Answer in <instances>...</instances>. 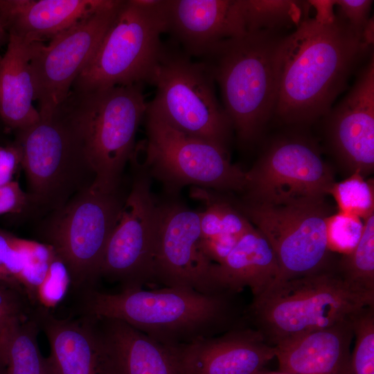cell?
<instances>
[{
	"label": "cell",
	"instance_id": "8",
	"mask_svg": "<svg viewBox=\"0 0 374 374\" xmlns=\"http://www.w3.org/2000/svg\"><path fill=\"white\" fill-rule=\"evenodd\" d=\"M165 0L121 1L95 54L71 89L89 91L150 81L167 31Z\"/></svg>",
	"mask_w": 374,
	"mask_h": 374
},
{
	"label": "cell",
	"instance_id": "33",
	"mask_svg": "<svg viewBox=\"0 0 374 374\" xmlns=\"http://www.w3.org/2000/svg\"><path fill=\"white\" fill-rule=\"evenodd\" d=\"M22 270L23 256L17 236L0 229V276L8 285L23 290L19 284Z\"/></svg>",
	"mask_w": 374,
	"mask_h": 374
},
{
	"label": "cell",
	"instance_id": "35",
	"mask_svg": "<svg viewBox=\"0 0 374 374\" xmlns=\"http://www.w3.org/2000/svg\"><path fill=\"white\" fill-rule=\"evenodd\" d=\"M337 7L335 13L344 20L355 32L361 35L370 19L371 0H337L332 1Z\"/></svg>",
	"mask_w": 374,
	"mask_h": 374
},
{
	"label": "cell",
	"instance_id": "19",
	"mask_svg": "<svg viewBox=\"0 0 374 374\" xmlns=\"http://www.w3.org/2000/svg\"><path fill=\"white\" fill-rule=\"evenodd\" d=\"M31 314L48 341V374H104L103 344L93 317L58 319L39 308Z\"/></svg>",
	"mask_w": 374,
	"mask_h": 374
},
{
	"label": "cell",
	"instance_id": "6",
	"mask_svg": "<svg viewBox=\"0 0 374 374\" xmlns=\"http://www.w3.org/2000/svg\"><path fill=\"white\" fill-rule=\"evenodd\" d=\"M148 83L156 91L149 109L179 132L228 150L232 124L204 62L193 61L175 42L163 43Z\"/></svg>",
	"mask_w": 374,
	"mask_h": 374
},
{
	"label": "cell",
	"instance_id": "10",
	"mask_svg": "<svg viewBox=\"0 0 374 374\" xmlns=\"http://www.w3.org/2000/svg\"><path fill=\"white\" fill-rule=\"evenodd\" d=\"M144 118L146 138L136 148L167 195L177 196L186 186L244 192L246 172L231 163L228 150L179 132L148 107Z\"/></svg>",
	"mask_w": 374,
	"mask_h": 374
},
{
	"label": "cell",
	"instance_id": "9",
	"mask_svg": "<svg viewBox=\"0 0 374 374\" xmlns=\"http://www.w3.org/2000/svg\"><path fill=\"white\" fill-rule=\"evenodd\" d=\"M127 190L122 185L112 192L91 186L44 221L42 238L65 264L71 286L78 292L95 288L100 278L106 247Z\"/></svg>",
	"mask_w": 374,
	"mask_h": 374
},
{
	"label": "cell",
	"instance_id": "13",
	"mask_svg": "<svg viewBox=\"0 0 374 374\" xmlns=\"http://www.w3.org/2000/svg\"><path fill=\"white\" fill-rule=\"evenodd\" d=\"M240 208L274 250L279 268L274 283L333 266L326 232L330 214L325 200L278 206L242 204Z\"/></svg>",
	"mask_w": 374,
	"mask_h": 374
},
{
	"label": "cell",
	"instance_id": "38",
	"mask_svg": "<svg viewBox=\"0 0 374 374\" xmlns=\"http://www.w3.org/2000/svg\"><path fill=\"white\" fill-rule=\"evenodd\" d=\"M21 161V152L15 141L5 145L0 144V186L13 181V175Z\"/></svg>",
	"mask_w": 374,
	"mask_h": 374
},
{
	"label": "cell",
	"instance_id": "36",
	"mask_svg": "<svg viewBox=\"0 0 374 374\" xmlns=\"http://www.w3.org/2000/svg\"><path fill=\"white\" fill-rule=\"evenodd\" d=\"M29 211H31L29 195L17 181H12L0 186V215L21 214Z\"/></svg>",
	"mask_w": 374,
	"mask_h": 374
},
{
	"label": "cell",
	"instance_id": "27",
	"mask_svg": "<svg viewBox=\"0 0 374 374\" xmlns=\"http://www.w3.org/2000/svg\"><path fill=\"white\" fill-rule=\"evenodd\" d=\"M364 230L353 250L335 265L341 276L354 288L374 294V213L364 220Z\"/></svg>",
	"mask_w": 374,
	"mask_h": 374
},
{
	"label": "cell",
	"instance_id": "16",
	"mask_svg": "<svg viewBox=\"0 0 374 374\" xmlns=\"http://www.w3.org/2000/svg\"><path fill=\"white\" fill-rule=\"evenodd\" d=\"M330 150L350 174L374 168V56L358 71L341 100L324 117Z\"/></svg>",
	"mask_w": 374,
	"mask_h": 374
},
{
	"label": "cell",
	"instance_id": "25",
	"mask_svg": "<svg viewBox=\"0 0 374 374\" xmlns=\"http://www.w3.org/2000/svg\"><path fill=\"white\" fill-rule=\"evenodd\" d=\"M37 323L29 315L14 320L0 336L8 374H48L46 357L39 350Z\"/></svg>",
	"mask_w": 374,
	"mask_h": 374
},
{
	"label": "cell",
	"instance_id": "31",
	"mask_svg": "<svg viewBox=\"0 0 374 374\" xmlns=\"http://www.w3.org/2000/svg\"><path fill=\"white\" fill-rule=\"evenodd\" d=\"M364 222L356 215L338 211L326 221V232L329 249L344 255L350 253L360 240Z\"/></svg>",
	"mask_w": 374,
	"mask_h": 374
},
{
	"label": "cell",
	"instance_id": "17",
	"mask_svg": "<svg viewBox=\"0 0 374 374\" xmlns=\"http://www.w3.org/2000/svg\"><path fill=\"white\" fill-rule=\"evenodd\" d=\"M168 348L183 374H254L276 356L275 346L249 326Z\"/></svg>",
	"mask_w": 374,
	"mask_h": 374
},
{
	"label": "cell",
	"instance_id": "12",
	"mask_svg": "<svg viewBox=\"0 0 374 374\" xmlns=\"http://www.w3.org/2000/svg\"><path fill=\"white\" fill-rule=\"evenodd\" d=\"M131 184L118 220L105 252L100 278L116 283L121 290L154 284V265L159 220V202L151 180L135 152L130 160Z\"/></svg>",
	"mask_w": 374,
	"mask_h": 374
},
{
	"label": "cell",
	"instance_id": "11",
	"mask_svg": "<svg viewBox=\"0 0 374 374\" xmlns=\"http://www.w3.org/2000/svg\"><path fill=\"white\" fill-rule=\"evenodd\" d=\"M335 183L317 143L302 134L273 141L246 172L244 204L288 205L325 199Z\"/></svg>",
	"mask_w": 374,
	"mask_h": 374
},
{
	"label": "cell",
	"instance_id": "37",
	"mask_svg": "<svg viewBox=\"0 0 374 374\" xmlns=\"http://www.w3.org/2000/svg\"><path fill=\"white\" fill-rule=\"evenodd\" d=\"M240 238L222 235L206 239L200 238V248L208 260L219 264L229 254Z\"/></svg>",
	"mask_w": 374,
	"mask_h": 374
},
{
	"label": "cell",
	"instance_id": "3",
	"mask_svg": "<svg viewBox=\"0 0 374 374\" xmlns=\"http://www.w3.org/2000/svg\"><path fill=\"white\" fill-rule=\"evenodd\" d=\"M285 30L246 33L201 57L217 84L223 107L242 145L255 143L274 115Z\"/></svg>",
	"mask_w": 374,
	"mask_h": 374
},
{
	"label": "cell",
	"instance_id": "21",
	"mask_svg": "<svg viewBox=\"0 0 374 374\" xmlns=\"http://www.w3.org/2000/svg\"><path fill=\"white\" fill-rule=\"evenodd\" d=\"M351 317L276 345L280 371L290 374H351Z\"/></svg>",
	"mask_w": 374,
	"mask_h": 374
},
{
	"label": "cell",
	"instance_id": "1",
	"mask_svg": "<svg viewBox=\"0 0 374 374\" xmlns=\"http://www.w3.org/2000/svg\"><path fill=\"white\" fill-rule=\"evenodd\" d=\"M316 15L305 16L285 39L274 115L304 125L324 118L371 48L332 10V1H312Z\"/></svg>",
	"mask_w": 374,
	"mask_h": 374
},
{
	"label": "cell",
	"instance_id": "7",
	"mask_svg": "<svg viewBox=\"0 0 374 374\" xmlns=\"http://www.w3.org/2000/svg\"><path fill=\"white\" fill-rule=\"evenodd\" d=\"M142 86L71 89L69 93L95 173L93 186L101 191L112 192L122 185L125 168L136 147V134L148 107Z\"/></svg>",
	"mask_w": 374,
	"mask_h": 374
},
{
	"label": "cell",
	"instance_id": "39",
	"mask_svg": "<svg viewBox=\"0 0 374 374\" xmlns=\"http://www.w3.org/2000/svg\"><path fill=\"white\" fill-rule=\"evenodd\" d=\"M0 374H8L6 361L1 350H0Z\"/></svg>",
	"mask_w": 374,
	"mask_h": 374
},
{
	"label": "cell",
	"instance_id": "28",
	"mask_svg": "<svg viewBox=\"0 0 374 374\" xmlns=\"http://www.w3.org/2000/svg\"><path fill=\"white\" fill-rule=\"evenodd\" d=\"M329 194L332 195L339 211L365 220L374 213V186L359 172H355L339 182H335Z\"/></svg>",
	"mask_w": 374,
	"mask_h": 374
},
{
	"label": "cell",
	"instance_id": "41",
	"mask_svg": "<svg viewBox=\"0 0 374 374\" xmlns=\"http://www.w3.org/2000/svg\"><path fill=\"white\" fill-rule=\"evenodd\" d=\"M254 374H290V373H285V372H283V371H262V370H260L259 371H258L257 373H254Z\"/></svg>",
	"mask_w": 374,
	"mask_h": 374
},
{
	"label": "cell",
	"instance_id": "24",
	"mask_svg": "<svg viewBox=\"0 0 374 374\" xmlns=\"http://www.w3.org/2000/svg\"><path fill=\"white\" fill-rule=\"evenodd\" d=\"M37 42L9 35L6 51L0 57V119L6 129L15 132L40 120L33 104L35 91L30 70Z\"/></svg>",
	"mask_w": 374,
	"mask_h": 374
},
{
	"label": "cell",
	"instance_id": "15",
	"mask_svg": "<svg viewBox=\"0 0 374 374\" xmlns=\"http://www.w3.org/2000/svg\"><path fill=\"white\" fill-rule=\"evenodd\" d=\"M159 220L154 265V284L217 292L211 278L214 265L200 248L199 211L168 195L159 202Z\"/></svg>",
	"mask_w": 374,
	"mask_h": 374
},
{
	"label": "cell",
	"instance_id": "23",
	"mask_svg": "<svg viewBox=\"0 0 374 374\" xmlns=\"http://www.w3.org/2000/svg\"><path fill=\"white\" fill-rule=\"evenodd\" d=\"M278 273L273 249L253 226L239 239L222 262L214 263L211 278L216 291L238 294L249 287L256 296L276 280Z\"/></svg>",
	"mask_w": 374,
	"mask_h": 374
},
{
	"label": "cell",
	"instance_id": "32",
	"mask_svg": "<svg viewBox=\"0 0 374 374\" xmlns=\"http://www.w3.org/2000/svg\"><path fill=\"white\" fill-rule=\"evenodd\" d=\"M71 285L69 270L56 255L36 290L33 308L50 311L64 299Z\"/></svg>",
	"mask_w": 374,
	"mask_h": 374
},
{
	"label": "cell",
	"instance_id": "30",
	"mask_svg": "<svg viewBox=\"0 0 374 374\" xmlns=\"http://www.w3.org/2000/svg\"><path fill=\"white\" fill-rule=\"evenodd\" d=\"M355 347L351 353V374H374V306L351 317Z\"/></svg>",
	"mask_w": 374,
	"mask_h": 374
},
{
	"label": "cell",
	"instance_id": "5",
	"mask_svg": "<svg viewBox=\"0 0 374 374\" xmlns=\"http://www.w3.org/2000/svg\"><path fill=\"white\" fill-rule=\"evenodd\" d=\"M15 132L31 211L49 214L93 186L95 173L69 96L51 115Z\"/></svg>",
	"mask_w": 374,
	"mask_h": 374
},
{
	"label": "cell",
	"instance_id": "18",
	"mask_svg": "<svg viewBox=\"0 0 374 374\" xmlns=\"http://www.w3.org/2000/svg\"><path fill=\"white\" fill-rule=\"evenodd\" d=\"M167 31L190 57L247 33L240 0H165Z\"/></svg>",
	"mask_w": 374,
	"mask_h": 374
},
{
	"label": "cell",
	"instance_id": "42",
	"mask_svg": "<svg viewBox=\"0 0 374 374\" xmlns=\"http://www.w3.org/2000/svg\"><path fill=\"white\" fill-rule=\"evenodd\" d=\"M8 285L7 283H6V282L3 280V279L0 276V286L3 285Z\"/></svg>",
	"mask_w": 374,
	"mask_h": 374
},
{
	"label": "cell",
	"instance_id": "2",
	"mask_svg": "<svg viewBox=\"0 0 374 374\" xmlns=\"http://www.w3.org/2000/svg\"><path fill=\"white\" fill-rule=\"evenodd\" d=\"M80 314L122 321L159 343L173 347L249 326L237 294H204L188 287L107 293L80 292Z\"/></svg>",
	"mask_w": 374,
	"mask_h": 374
},
{
	"label": "cell",
	"instance_id": "4",
	"mask_svg": "<svg viewBox=\"0 0 374 374\" xmlns=\"http://www.w3.org/2000/svg\"><path fill=\"white\" fill-rule=\"evenodd\" d=\"M374 306V294L348 284L335 265L323 271L274 283L246 308L249 326L269 344L326 328Z\"/></svg>",
	"mask_w": 374,
	"mask_h": 374
},
{
	"label": "cell",
	"instance_id": "14",
	"mask_svg": "<svg viewBox=\"0 0 374 374\" xmlns=\"http://www.w3.org/2000/svg\"><path fill=\"white\" fill-rule=\"evenodd\" d=\"M121 0L83 18L52 38L37 42L30 70L40 117L51 115L66 99L78 75L95 54Z\"/></svg>",
	"mask_w": 374,
	"mask_h": 374
},
{
	"label": "cell",
	"instance_id": "29",
	"mask_svg": "<svg viewBox=\"0 0 374 374\" xmlns=\"http://www.w3.org/2000/svg\"><path fill=\"white\" fill-rule=\"evenodd\" d=\"M17 243L23 256V270L19 284L33 307L36 290L56 253L51 245L44 242L17 237Z\"/></svg>",
	"mask_w": 374,
	"mask_h": 374
},
{
	"label": "cell",
	"instance_id": "40",
	"mask_svg": "<svg viewBox=\"0 0 374 374\" xmlns=\"http://www.w3.org/2000/svg\"><path fill=\"white\" fill-rule=\"evenodd\" d=\"M9 39V35L7 32L3 28V26L0 23V47L8 43Z\"/></svg>",
	"mask_w": 374,
	"mask_h": 374
},
{
	"label": "cell",
	"instance_id": "20",
	"mask_svg": "<svg viewBox=\"0 0 374 374\" xmlns=\"http://www.w3.org/2000/svg\"><path fill=\"white\" fill-rule=\"evenodd\" d=\"M94 318L103 344L104 374H183L167 346L122 321Z\"/></svg>",
	"mask_w": 374,
	"mask_h": 374
},
{
	"label": "cell",
	"instance_id": "26",
	"mask_svg": "<svg viewBox=\"0 0 374 374\" xmlns=\"http://www.w3.org/2000/svg\"><path fill=\"white\" fill-rule=\"evenodd\" d=\"M247 33L285 30L299 24L312 6L310 1L240 0Z\"/></svg>",
	"mask_w": 374,
	"mask_h": 374
},
{
	"label": "cell",
	"instance_id": "34",
	"mask_svg": "<svg viewBox=\"0 0 374 374\" xmlns=\"http://www.w3.org/2000/svg\"><path fill=\"white\" fill-rule=\"evenodd\" d=\"M33 308L24 290L6 284L0 286V336L10 323L30 314Z\"/></svg>",
	"mask_w": 374,
	"mask_h": 374
},
{
	"label": "cell",
	"instance_id": "22",
	"mask_svg": "<svg viewBox=\"0 0 374 374\" xmlns=\"http://www.w3.org/2000/svg\"><path fill=\"white\" fill-rule=\"evenodd\" d=\"M114 0H0V23L8 35L51 39Z\"/></svg>",
	"mask_w": 374,
	"mask_h": 374
}]
</instances>
